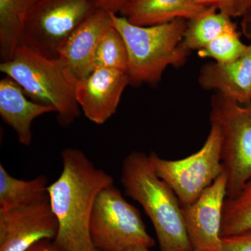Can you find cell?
Listing matches in <instances>:
<instances>
[{"instance_id":"6","label":"cell","mask_w":251,"mask_h":251,"mask_svg":"<svg viewBox=\"0 0 251 251\" xmlns=\"http://www.w3.org/2000/svg\"><path fill=\"white\" fill-rule=\"evenodd\" d=\"M209 119L221 130L227 198H233L251 179V103L242 105L216 93L211 97Z\"/></svg>"},{"instance_id":"19","label":"cell","mask_w":251,"mask_h":251,"mask_svg":"<svg viewBox=\"0 0 251 251\" xmlns=\"http://www.w3.org/2000/svg\"><path fill=\"white\" fill-rule=\"evenodd\" d=\"M251 230V179L237 196L226 198L223 214L221 237L244 233Z\"/></svg>"},{"instance_id":"2","label":"cell","mask_w":251,"mask_h":251,"mask_svg":"<svg viewBox=\"0 0 251 251\" xmlns=\"http://www.w3.org/2000/svg\"><path fill=\"white\" fill-rule=\"evenodd\" d=\"M121 183L125 195L143 206L151 221L161 251L193 249L182 206L177 196L153 169L149 156L135 151L122 162Z\"/></svg>"},{"instance_id":"15","label":"cell","mask_w":251,"mask_h":251,"mask_svg":"<svg viewBox=\"0 0 251 251\" xmlns=\"http://www.w3.org/2000/svg\"><path fill=\"white\" fill-rule=\"evenodd\" d=\"M208 9L191 0H133L120 14L132 24L147 27L178 19L191 21Z\"/></svg>"},{"instance_id":"23","label":"cell","mask_w":251,"mask_h":251,"mask_svg":"<svg viewBox=\"0 0 251 251\" xmlns=\"http://www.w3.org/2000/svg\"><path fill=\"white\" fill-rule=\"evenodd\" d=\"M193 4L206 8H214L220 12L233 17V0H191Z\"/></svg>"},{"instance_id":"28","label":"cell","mask_w":251,"mask_h":251,"mask_svg":"<svg viewBox=\"0 0 251 251\" xmlns=\"http://www.w3.org/2000/svg\"><path fill=\"white\" fill-rule=\"evenodd\" d=\"M129 251H151L150 250V249H148V248H136V249H132V250H130ZM202 251L201 250H198V249H192V250L191 251Z\"/></svg>"},{"instance_id":"10","label":"cell","mask_w":251,"mask_h":251,"mask_svg":"<svg viewBox=\"0 0 251 251\" xmlns=\"http://www.w3.org/2000/svg\"><path fill=\"white\" fill-rule=\"evenodd\" d=\"M227 184V176L223 172L194 202L182 206L185 226L193 249L222 251L221 227Z\"/></svg>"},{"instance_id":"12","label":"cell","mask_w":251,"mask_h":251,"mask_svg":"<svg viewBox=\"0 0 251 251\" xmlns=\"http://www.w3.org/2000/svg\"><path fill=\"white\" fill-rule=\"evenodd\" d=\"M112 25L111 14L98 9L74 31L61 49L59 57L67 63L77 80L93 72L99 41Z\"/></svg>"},{"instance_id":"20","label":"cell","mask_w":251,"mask_h":251,"mask_svg":"<svg viewBox=\"0 0 251 251\" xmlns=\"http://www.w3.org/2000/svg\"><path fill=\"white\" fill-rule=\"evenodd\" d=\"M94 67L115 69L128 74L126 46L121 34L113 25L105 31L99 41L94 57Z\"/></svg>"},{"instance_id":"16","label":"cell","mask_w":251,"mask_h":251,"mask_svg":"<svg viewBox=\"0 0 251 251\" xmlns=\"http://www.w3.org/2000/svg\"><path fill=\"white\" fill-rule=\"evenodd\" d=\"M39 0H0V57L12 58L21 43L25 21Z\"/></svg>"},{"instance_id":"3","label":"cell","mask_w":251,"mask_h":251,"mask_svg":"<svg viewBox=\"0 0 251 251\" xmlns=\"http://www.w3.org/2000/svg\"><path fill=\"white\" fill-rule=\"evenodd\" d=\"M0 72L17 82L33 101L53 107L63 126L72 125L80 116L76 98L78 80L61 57L50 58L21 45L12 58L1 62Z\"/></svg>"},{"instance_id":"25","label":"cell","mask_w":251,"mask_h":251,"mask_svg":"<svg viewBox=\"0 0 251 251\" xmlns=\"http://www.w3.org/2000/svg\"><path fill=\"white\" fill-rule=\"evenodd\" d=\"M25 251H62L54 240H42L36 243Z\"/></svg>"},{"instance_id":"27","label":"cell","mask_w":251,"mask_h":251,"mask_svg":"<svg viewBox=\"0 0 251 251\" xmlns=\"http://www.w3.org/2000/svg\"><path fill=\"white\" fill-rule=\"evenodd\" d=\"M242 30L244 35L251 40V9L243 16Z\"/></svg>"},{"instance_id":"9","label":"cell","mask_w":251,"mask_h":251,"mask_svg":"<svg viewBox=\"0 0 251 251\" xmlns=\"http://www.w3.org/2000/svg\"><path fill=\"white\" fill-rule=\"evenodd\" d=\"M57 232L49 199L0 209V251H25L41 241L54 240Z\"/></svg>"},{"instance_id":"18","label":"cell","mask_w":251,"mask_h":251,"mask_svg":"<svg viewBox=\"0 0 251 251\" xmlns=\"http://www.w3.org/2000/svg\"><path fill=\"white\" fill-rule=\"evenodd\" d=\"M236 25L230 16L209 8L203 14L187 23L182 47L190 52L204 49L223 33L233 29Z\"/></svg>"},{"instance_id":"24","label":"cell","mask_w":251,"mask_h":251,"mask_svg":"<svg viewBox=\"0 0 251 251\" xmlns=\"http://www.w3.org/2000/svg\"><path fill=\"white\" fill-rule=\"evenodd\" d=\"M99 9L108 11L110 14H121L122 11L133 0H96Z\"/></svg>"},{"instance_id":"14","label":"cell","mask_w":251,"mask_h":251,"mask_svg":"<svg viewBox=\"0 0 251 251\" xmlns=\"http://www.w3.org/2000/svg\"><path fill=\"white\" fill-rule=\"evenodd\" d=\"M56 112L50 105H41L28 98L17 82L6 76L0 80V115L17 134L18 142L28 147L32 142L31 125L36 118Z\"/></svg>"},{"instance_id":"17","label":"cell","mask_w":251,"mask_h":251,"mask_svg":"<svg viewBox=\"0 0 251 251\" xmlns=\"http://www.w3.org/2000/svg\"><path fill=\"white\" fill-rule=\"evenodd\" d=\"M48 178L40 175L31 180L11 176L0 163V209L14 207L49 199Z\"/></svg>"},{"instance_id":"11","label":"cell","mask_w":251,"mask_h":251,"mask_svg":"<svg viewBox=\"0 0 251 251\" xmlns=\"http://www.w3.org/2000/svg\"><path fill=\"white\" fill-rule=\"evenodd\" d=\"M128 85L126 72L95 68L88 76L77 81L76 98L80 110L90 122L103 125L116 112Z\"/></svg>"},{"instance_id":"1","label":"cell","mask_w":251,"mask_h":251,"mask_svg":"<svg viewBox=\"0 0 251 251\" xmlns=\"http://www.w3.org/2000/svg\"><path fill=\"white\" fill-rule=\"evenodd\" d=\"M61 156L62 173L48 187L58 222L54 242L62 251H99L91 239V216L99 193L114 184L113 178L78 149H64Z\"/></svg>"},{"instance_id":"4","label":"cell","mask_w":251,"mask_h":251,"mask_svg":"<svg viewBox=\"0 0 251 251\" xmlns=\"http://www.w3.org/2000/svg\"><path fill=\"white\" fill-rule=\"evenodd\" d=\"M111 17L126 46L130 84L156 83L167 68L186 62L189 52L181 44L187 27L185 20L143 27L118 14H111Z\"/></svg>"},{"instance_id":"21","label":"cell","mask_w":251,"mask_h":251,"mask_svg":"<svg viewBox=\"0 0 251 251\" xmlns=\"http://www.w3.org/2000/svg\"><path fill=\"white\" fill-rule=\"evenodd\" d=\"M247 48L235 27L218 36L204 49L198 50V54L201 58H210L216 62L227 64L240 58Z\"/></svg>"},{"instance_id":"7","label":"cell","mask_w":251,"mask_h":251,"mask_svg":"<svg viewBox=\"0 0 251 251\" xmlns=\"http://www.w3.org/2000/svg\"><path fill=\"white\" fill-rule=\"evenodd\" d=\"M98 9L96 0H39L25 18L19 46L59 57L68 39Z\"/></svg>"},{"instance_id":"26","label":"cell","mask_w":251,"mask_h":251,"mask_svg":"<svg viewBox=\"0 0 251 251\" xmlns=\"http://www.w3.org/2000/svg\"><path fill=\"white\" fill-rule=\"evenodd\" d=\"M251 9V0H233V17H243Z\"/></svg>"},{"instance_id":"5","label":"cell","mask_w":251,"mask_h":251,"mask_svg":"<svg viewBox=\"0 0 251 251\" xmlns=\"http://www.w3.org/2000/svg\"><path fill=\"white\" fill-rule=\"evenodd\" d=\"M90 233L99 251L151 249L156 244L147 231L139 210L127 202L114 184L103 189L96 200Z\"/></svg>"},{"instance_id":"8","label":"cell","mask_w":251,"mask_h":251,"mask_svg":"<svg viewBox=\"0 0 251 251\" xmlns=\"http://www.w3.org/2000/svg\"><path fill=\"white\" fill-rule=\"evenodd\" d=\"M221 133L211 124L210 131L201 150L186 158L168 160L154 151L149 160L156 174L174 191L181 206L194 202L224 172L221 158Z\"/></svg>"},{"instance_id":"22","label":"cell","mask_w":251,"mask_h":251,"mask_svg":"<svg viewBox=\"0 0 251 251\" xmlns=\"http://www.w3.org/2000/svg\"><path fill=\"white\" fill-rule=\"evenodd\" d=\"M222 251H251V230L222 237Z\"/></svg>"},{"instance_id":"13","label":"cell","mask_w":251,"mask_h":251,"mask_svg":"<svg viewBox=\"0 0 251 251\" xmlns=\"http://www.w3.org/2000/svg\"><path fill=\"white\" fill-rule=\"evenodd\" d=\"M198 83L203 90L215 91L242 105L251 103V46L234 62L206 63L200 70Z\"/></svg>"}]
</instances>
